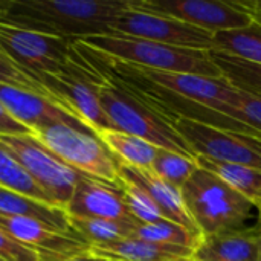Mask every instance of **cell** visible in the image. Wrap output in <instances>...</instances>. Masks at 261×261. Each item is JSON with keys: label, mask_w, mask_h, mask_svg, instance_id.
Wrapping results in <instances>:
<instances>
[{"label": "cell", "mask_w": 261, "mask_h": 261, "mask_svg": "<svg viewBox=\"0 0 261 261\" xmlns=\"http://www.w3.org/2000/svg\"><path fill=\"white\" fill-rule=\"evenodd\" d=\"M132 0H9L0 21L78 41L109 35Z\"/></svg>", "instance_id": "6da1fadb"}, {"label": "cell", "mask_w": 261, "mask_h": 261, "mask_svg": "<svg viewBox=\"0 0 261 261\" xmlns=\"http://www.w3.org/2000/svg\"><path fill=\"white\" fill-rule=\"evenodd\" d=\"M80 52L84 55L81 49ZM92 64L102 75V81L99 84V101L115 130L142 138L159 148L196 158L182 136L161 113H158L122 81H119L95 63Z\"/></svg>", "instance_id": "7a4b0ae2"}, {"label": "cell", "mask_w": 261, "mask_h": 261, "mask_svg": "<svg viewBox=\"0 0 261 261\" xmlns=\"http://www.w3.org/2000/svg\"><path fill=\"white\" fill-rule=\"evenodd\" d=\"M78 43L107 58L158 72L222 78L210 50L176 47L119 34L93 35L78 40Z\"/></svg>", "instance_id": "3957f363"}, {"label": "cell", "mask_w": 261, "mask_h": 261, "mask_svg": "<svg viewBox=\"0 0 261 261\" xmlns=\"http://www.w3.org/2000/svg\"><path fill=\"white\" fill-rule=\"evenodd\" d=\"M182 197L202 237L246 229L248 219L257 210L217 176L200 167L184 185Z\"/></svg>", "instance_id": "277c9868"}, {"label": "cell", "mask_w": 261, "mask_h": 261, "mask_svg": "<svg viewBox=\"0 0 261 261\" xmlns=\"http://www.w3.org/2000/svg\"><path fill=\"white\" fill-rule=\"evenodd\" d=\"M34 138L76 171L112 184H119L118 161L89 125L50 124L32 132Z\"/></svg>", "instance_id": "5b68a950"}, {"label": "cell", "mask_w": 261, "mask_h": 261, "mask_svg": "<svg viewBox=\"0 0 261 261\" xmlns=\"http://www.w3.org/2000/svg\"><path fill=\"white\" fill-rule=\"evenodd\" d=\"M75 49L76 55L73 61L63 72L55 75H41L38 80L55 102L80 118L96 133L115 130L99 101V84L102 81V75L80 52L76 44Z\"/></svg>", "instance_id": "8992f818"}, {"label": "cell", "mask_w": 261, "mask_h": 261, "mask_svg": "<svg viewBox=\"0 0 261 261\" xmlns=\"http://www.w3.org/2000/svg\"><path fill=\"white\" fill-rule=\"evenodd\" d=\"M0 49L35 78L63 72L75 58V41L0 21Z\"/></svg>", "instance_id": "52a82bcc"}, {"label": "cell", "mask_w": 261, "mask_h": 261, "mask_svg": "<svg viewBox=\"0 0 261 261\" xmlns=\"http://www.w3.org/2000/svg\"><path fill=\"white\" fill-rule=\"evenodd\" d=\"M0 141L15 154L34 182L49 197L50 203L66 208L83 173L64 164L34 135L0 136Z\"/></svg>", "instance_id": "ba28073f"}, {"label": "cell", "mask_w": 261, "mask_h": 261, "mask_svg": "<svg viewBox=\"0 0 261 261\" xmlns=\"http://www.w3.org/2000/svg\"><path fill=\"white\" fill-rule=\"evenodd\" d=\"M182 136L193 154L219 162H231L261 170V138L217 128L185 118L168 121Z\"/></svg>", "instance_id": "9c48e42d"}, {"label": "cell", "mask_w": 261, "mask_h": 261, "mask_svg": "<svg viewBox=\"0 0 261 261\" xmlns=\"http://www.w3.org/2000/svg\"><path fill=\"white\" fill-rule=\"evenodd\" d=\"M133 6L142 11L167 15L211 32L249 26L255 21L243 2L217 0H133Z\"/></svg>", "instance_id": "30bf717a"}, {"label": "cell", "mask_w": 261, "mask_h": 261, "mask_svg": "<svg viewBox=\"0 0 261 261\" xmlns=\"http://www.w3.org/2000/svg\"><path fill=\"white\" fill-rule=\"evenodd\" d=\"M112 34L128 35L135 38H142L148 41H156L161 44L196 49V50H211L213 49V34L203 29L194 28L176 18L142 11L132 6L116 20L112 28Z\"/></svg>", "instance_id": "8fae6325"}, {"label": "cell", "mask_w": 261, "mask_h": 261, "mask_svg": "<svg viewBox=\"0 0 261 261\" xmlns=\"http://www.w3.org/2000/svg\"><path fill=\"white\" fill-rule=\"evenodd\" d=\"M128 64V63H127ZM141 76L151 81L158 87L177 95L187 101L205 106L216 112L223 113L225 107L231 102L236 87L223 78H208L190 73H170L158 72L130 64Z\"/></svg>", "instance_id": "7c38bea8"}, {"label": "cell", "mask_w": 261, "mask_h": 261, "mask_svg": "<svg viewBox=\"0 0 261 261\" xmlns=\"http://www.w3.org/2000/svg\"><path fill=\"white\" fill-rule=\"evenodd\" d=\"M0 228L20 243L34 249L40 261H60L87 252L90 248L83 240L60 234L24 217L0 214Z\"/></svg>", "instance_id": "4fadbf2b"}, {"label": "cell", "mask_w": 261, "mask_h": 261, "mask_svg": "<svg viewBox=\"0 0 261 261\" xmlns=\"http://www.w3.org/2000/svg\"><path fill=\"white\" fill-rule=\"evenodd\" d=\"M69 217L133 220L119 184L83 174L73 196L64 208ZM136 220V219H135Z\"/></svg>", "instance_id": "5bb4252c"}, {"label": "cell", "mask_w": 261, "mask_h": 261, "mask_svg": "<svg viewBox=\"0 0 261 261\" xmlns=\"http://www.w3.org/2000/svg\"><path fill=\"white\" fill-rule=\"evenodd\" d=\"M0 104L11 113L14 119H17L20 124L26 125L32 132L40 127L58 122L72 125H87L80 118L57 104L54 99L2 83Z\"/></svg>", "instance_id": "9a60e30c"}, {"label": "cell", "mask_w": 261, "mask_h": 261, "mask_svg": "<svg viewBox=\"0 0 261 261\" xmlns=\"http://www.w3.org/2000/svg\"><path fill=\"white\" fill-rule=\"evenodd\" d=\"M261 223L242 231L202 237L194 249V261H258Z\"/></svg>", "instance_id": "2e32d148"}, {"label": "cell", "mask_w": 261, "mask_h": 261, "mask_svg": "<svg viewBox=\"0 0 261 261\" xmlns=\"http://www.w3.org/2000/svg\"><path fill=\"white\" fill-rule=\"evenodd\" d=\"M118 170H119V174L133 179L135 182H138L148 191V194L156 202L158 208L161 210V213L165 219H168V220L190 229L191 232L197 234L199 237H202L196 223L191 220V217L185 208L182 190L159 179L150 168H133V167L118 162Z\"/></svg>", "instance_id": "e0dca14e"}, {"label": "cell", "mask_w": 261, "mask_h": 261, "mask_svg": "<svg viewBox=\"0 0 261 261\" xmlns=\"http://www.w3.org/2000/svg\"><path fill=\"white\" fill-rule=\"evenodd\" d=\"M89 252L118 261H194V249L191 248L161 245L138 237L90 246Z\"/></svg>", "instance_id": "ac0fdd59"}, {"label": "cell", "mask_w": 261, "mask_h": 261, "mask_svg": "<svg viewBox=\"0 0 261 261\" xmlns=\"http://www.w3.org/2000/svg\"><path fill=\"white\" fill-rule=\"evenodd\" d=\"M0 214H8V216H17V217H24L35 220L46 228L57 231L64 236L75 237L81 240L72 229L69 214L66 213L64 208H58L50 203L40 202L37 199L23 196L20 193L6 190L0 187ZM86 243V242H84Z\"/></svg>", "instance_id": "d6986e66"}, {"label": "cell", "mask_w": 261, "mask_h": 261, "mask_svg": "<svg viewBox=\"0 0 261 261\" xmlns=\"http://www.w3.org/2000/svg\"><path fill=\"white\" fill-rule=\"evenodd\" d=\"M196 161L200 168L213 173L223 184H226L236 193H239L246 200H249L255 208H260L261 170L248 167V165H240V164L219 162V161H213V159L202 158V156H197Z\"/></svg>", "instance_id": "ffe728a7"}, {"label": "cell", "mask_w": 261, "mask_h": 261, "mask_svg": "<svg viewBox=\"0 0 261 261\" xmlns=\"http://www.w3.org/2000/svg\"><path fill=\"white\" fill-rule=\"evenodd\" d=\"M98 135L119 164L133 168H151L159 147L119 130H106Z\"/></svg>", "instance_id": "44dd1931"}, {"label": "cell", "mask_w": 261, "mask_h": 261, "mask_svg": "<svg viewBox=\"0 0 261 261\" xmlns=\"http://www.w3.org/2000/svg\"><path fill=\"white\" fill-rule=\"evenodd\" d=\"M261 66V23L222 31L213 35V49Z\"/></svg>", "instance_id": "7402d4cb"}, {"label": "cell", "mask_w": 261, "mask_h": 261, "mask_svg": "<svg viewBox=\"0 0 261 261\" xmlns=\"http://www.w3.org/2000/svg\"><path fill=\"white\" fill-rule=\"evenodd\" d=\"M73 232L89 246L106 245L135 236L141 222L138 220H109V219H84L69 217Z\"/></svg>", "instance_id": "603a6c76"}, {"label": "cell", "mask_w": 261, "mask_h": 261, "mask_svg": "<svg viewBox=\"0 0 261 261\" xmlns=\"http://www.w3.org/2000/svg\"><path fill=\"white\" fill-rule=\"evenodd\" d=\"M213 61L217 64L222 78L226 80L232 87L261 98V66L249 61L210 50Z\"/></svg>", "instance_id": "cb8c5ba5"}, {"label": "cell", "mask_w": 261, "mask_h": 261, "mask_svg": "<svg viewBox=\"0 0 261 261\" xmlns=\"http://www.w3.org/2000/svg\"><path fill=\"white\" fill-rule=\"evenodd\" d=\"M0 187L37 199L40 202L50 203L49 197L34 182V179L28 174V171L15 158V154L2 141H0Z\"/></svg>", "instance_id": "d4e9b609"}, {"label": "cell", "mask_w": 261, "mask_h": 261, "mask_svg": "<svg viewBox=\"0 0 261 261\" xmlns=\"http://www.w3.org/2000/svg\"><path fill=\"white\" fill-rule=\"evenodd\" d=\"M133 237L153 243L184 246L191 249H196L199 242L202 240V237H199L197 234L168 219H161L154 223H139Z\"/></svg>", "instance_id": "484cf974"}, {"label": "cell", "mask_w": 261, "mask_h": 261, "mask_svg": "<svg viewBox=\"0 0 261 261\" xmlns=\"http://www.w3.org/2000/svg\"><path fill=\"white\" fill-rule=\"evenodd\" d=\"M199 164L196 158L174 153L165 148H159L156 159L151 165V171L167 184L182 190L188 179L197 171Z\"/></svg>", "instance_id": "4316f807"}, {"label": "cell", "mask_w": 261, "mask_h": 261, "mask_svg": "<svg viewBox=\"0 0 261 261\" xmlns=\"http://www.w3.org/2000/svg\"><path fill=\"white\" fill-rule=\"evenodd\" d=\"M119 185L124 193L128 211L138 222L154 223L161 219H165L161 210L158 208L156 202L151 199V196L142 185L122 174H119Z\"/></svg>", "instance_id": "83f0119b"}, {"label": "cell", "mask_w": 261, "mask_h": 261, "mask_svg": "<svg viewBox=\"0 0 261 261\" xmlns=\"http://www.w3.org/2000/svg\"><path fill=\"white\" fill-rule=\"evenodd\" d=\"M223 115L251 127L261 135V98L236 89L231 102L225 107Z\"/></svg>", "instance_id": "f1b7e54d"}, {"label": "cell", "mask_w": 261, "mask_h": 261, "mask_svg": "<svg viewBox=\"0 0 261 261\" xmlns=\"http://www.w3.org/2000/svg\"><path fill=\"white\" fill-rule=\"evenodd\" d=\"M0 83L20 87L34 93H38L41 96H46L49 99H54L49 92L44 89V86L40 83L38 78H35L31 72L18 66L12 58H9L2 49H0ZM58 104V102H57Z\"/></svg>", "instance_id": "f546056e"}, {"label": "cell", "mask_w": 261, "mask_h": 261, "mask_svg": "<svg viewBox=\"0 0 261 261\" xmlns=\"http://www.w3.org/2000/svg\"><path fill=\"white\" fill-rule=\"evenodd\" d=\"M0 260L2 261H40L38 254L11 237L0 228Z\"/></svg>", "instance_id": "4dcf8cb0"}, {"label": "cell", "mask_w": 261, "mask_h": 261, "mask_svg": "<svg viewBox=\"0 0 261 261\" xmlns=\"http://www.w3.org/2000/svg\"><path fill=\"white\" fill-rule=\"evenodd\" d=\"M15 135H32V130L20 124L11 116V113L0 104V136H15Z\"/></svg>", "instance_id": "1f68e13d"}, {"label": "cell", "mask_w": 261, "mask_h": 261, "mask_svg": "<svg viewBox=\"0 0 261 261\" xmlns=\"http://www.w3.org/2000/svg\"><path fill=\"white\" fill-rule=\"evenodd\" d=\"M60 261H118V260L98 257V255H93V254H90V252L87 251V252H83V254H78V255H73V257H67V258H63V260H60Z\"/></svg>", "instance_id": "d6a6232c"}, {"label": "cell", "mask_w": 261, "mask_h": 261, "mask_svg": "<svg viewBox=\"0 0 261 261\" xmlns=\"http://www.w3.org/2000/svg\"><path fill=\"white\" fill-rule=\"evenodd\" d=\"M252 8H255V9H260L261 11V0L260 2H248Z\"/></svg>", "instance_id": "836d02e7"}, {"label": "cell", "mask_w": 261, "mask_h": 261, "mask_svg": "<svg viewBox=\"0 0 261 261\" xmlns=\"http://www.w3.org/2000/svg\"><path fill=\"white\" fill-rule=\"evenodd\" d=\"M257 210H258V213H260V223H261V206L260 208H257Z\"/></svg>", "instance_id": "e575fe53"}, {"label": "cell", "mask_w": 261, "mask_h": 261, "mask_svg": "<svg viewBox=\"0 0 261 261\" xmlns=\"http://www.w3.org/2000/svg\"><path fill=\"white\" fill-rule=\"evenodd\" d=\"M258 261H261V249H260V258H258Z\"/></svg>", "instance_id": "d590c367"}, {"label": "cell", "mask_w": 261, "mask_h": 261, "mask_svg": "<svg viewBox=\"0 0 261 261\" xmlns=\"http://www.w3.org/2000/svg\"><path fill=\"white\" fill-rule=\"evenodd\" d=\"M0 261H2V260H0Z\"/></svg>", "instance_id": "8d00e7d4"}]
</instances>
